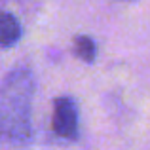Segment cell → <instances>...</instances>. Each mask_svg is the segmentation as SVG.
<instances>
[{
    "label": "cell",
    "instance_id": "obj_4",
    "mask_svg": "<svg viewBox=\"0 0 150 150\" xmlns=\"http://www.w3.org/2000/svg\"><path fill=\"white\" fill-rule=\"evenodd\" d=\"M74 50H76V55L86 63H93L97 53L95 42L91 40L89 36H76L74 38Z\"/></svg>",
    "mask_w": 150,
    "mask_h": 150
},
{
    "label": "cell",
    "instance_id": "obj_1",
    "mask_svg": "<svg viewBox=\"0 0 150 150\" xmlns=\"http://www.w3.org/2000/svg\"><path fill=\"white\" fill-rule=\"evenodd\" d=\"M34 95V78L30 70H11L0 86V133L15 146L30 141V108Z\"/></svg>",
    "mask_w": 150,
    "mask_h": 150
},
{
    "label": "cell",
    "instance_id": "obj_2",
    "mask_svg": "<svg viewBox=\"0 0 150 150\" xmlns=\"http://www.w3.org/2000/svg\"><path fill=\"white\" fill-rule=\"evenodd\" d=\"M53 133L63 139H76L78 135V108L70 97H59L53 103L51 118Z\"/></svg>",
    "mask_w": 150,
    "mask_h": 150
},
{
    "label": "cell",
    "instance_id": "obj_3",
    "mask_svg": "<svg viewBox=\"0 0 150 150\" xmlns=\"http://www.w3.org/2000/svg\"><path fill=\"white\" fill-rule=\"evenodd\" d=\"M21 38V25L17 17L8 11H0V48H11Z\"/></svg>",
    "mask_w": 150,
    "mask_h": 150
}]
</instances>
